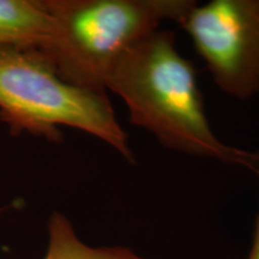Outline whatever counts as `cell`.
<instances>
[{
	"instance_id": "cell-1",
	"label": "cell",
	"mask_w": 259,
	"mask_h": 259,
	"mask_svg": "<svg viewBox=\"0 0 259 259\" xmlns=\"http://www.w3.org/2000/svg\"><path fill=\"white\" fill-rule=\"evenodd\" d=\"M107 92L118 95L130 122L170 150L247 168L259 176V153L226 144L210 126L197 71L173 31L157 29L136 42L113 69Z\"/></svg>"
},
{
	"instance_id": "cell-2",
	"label": "cell",
	"mask_w": 259,
	"mask_h": 259,
	"mask_svg": "<svg viewBox=\"0 0 259 259\" xmlns=\"http://www.w3.org/2000/svg\"><path fill=\"white\" fill-rule=\"evenodd\" d=\"M52 16L38 51L66 82L107 93L124 53L166 21L179 24L193 0H44Z\"/></svg>"
},
{
	"instance_id": "cell-3",
	"label": "cell",
	"mask_w": 259,
	"mask_h": 259,
	"mask_svg": "<svg viewBox=\"0 0 259 259\" xmlns=\"http://www.w3.org/2000/svg\"><path fill=\"white\" fill-rule=\"evenodd\" d=\"M0 120L50 142L63 139L61 126L79 130L136 163L108 94L64 80L37 48L0 47Z\"/></svg>"
},
{
	"instance_id": "cell-4",
	"label": "cell",
	"mask_w": 259,
	"mask_h": 259,
	"mask_svg": "<svg viewBox=\"0 0 259 259\" xmlns=\"http://www.w3.org/2000/svg\"><path fill=\"white\" fill-rule=\"evenodd\" d=\"M179 25L222 93L238 100L259 94V0L196 3Z\"/></svg>"
},
{
	"instance_id": "cell-5",
	"label": "cell",
	"mask_w": 259,
	"mask_h": 259,
	"mask_svg": "<svg viewBox=\"0 0 259 259\" xmlns=\"http://www.w3.org/2000/svg\"><path fill=\"white\" fill-rule=\"evenodd\" d=\"M44 0H0V47L41 48L52 31Z\"/></svg>"
},
{
	"instance_id": "cell-6",
	"label": "cell",
	"mask_w": 259,
	"mask_h": 259,
	"mask_svg": "<svg viewBox=\"0 0 259 259\" xmlns=\"http://www.w3.org/2000/svg\"><path fill=\"white\" fill-rule=\"evenodd\" d=\"M48 246L44 259H149L125 246L93 247L83 242L70 219L59 211L51 213L47 223Z\"/></svg>"
},
{
	"instance_id": "cell-7",
	"label": "cell",
	"mask_w": 259,
	"mask_h": 259,
	"mask_svg": "<svg viewBox=\"0 0 259 259\" xmlns=\"http://www.w3.org/2000/svg\"><path fill=\"white\" fill-rule=\"evenodd\" d=\"M246 259H259V212L257 215V220H255L253 239H252L251 248Z\"/></svg>"
},
{
	"instance_id": "cell-8",
	"label": "cell",
	"mask_w": 259,
	"mask_h": 259,
	"mask_svg": "<svg viewBox=\"0 0 259 259\" xmlns=\"http://www.w3.org/2000/svg\"><path fill=\"white\" fill-rule=\"evenodd\" d=\"M5 210H6V208H0V215H2L3 211H5Z\"/></svg>"
}]
</instances>
